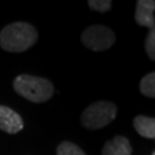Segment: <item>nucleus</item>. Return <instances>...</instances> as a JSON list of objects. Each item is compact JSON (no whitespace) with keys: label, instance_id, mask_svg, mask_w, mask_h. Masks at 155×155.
<instances>
[{"label":"nucleus","instance_id":"7ed1b4c3","mask_svg":"<svg viewBox=\"0 0 155 155\" xmlns=\"http://www.w3.org/2000/svg\"><path fill=\"white\" fill-rule=\"evenodd\" d=\"M116 106L109 101H98L90 105L82 114V124L90 130L107 127L116 117Z\"/></svg>","mask_w":155,"mask_h":155},{"label":"nucleus","instance_id":"20e7f679","mask_svg":"<svg viewBox=\"0 0 155 155\" xmlns=\"http://www.w3.org/2000/svg\"><path fill=\"white\" fill-rule=\"evenodd\" d=\"M115 33L110 28L106 25H91L82 33V43L91 51L101 52L110 48L115 43Z\"/></svg>","mask_w":155,"mask_h":155},{"label":"nucleus","instance_id":"f8f14e48","mask_svg":"<svg viewBox=\"0 0 155 155\" xmlns=\"http://www.w3.org/2000/svg\"><path fill=\"white\" fill-rule=\"evenodd\" d=\"M145 48H146V53L150 60H155V30H150L147 38H146V43H145Z\"/></svg>","mask_w":155,"mask_h":155},{"label":"nucleus","instance_id":"9d476101","mask_svg":"<svg viewBox=\"0 0 155 155\" xmlns=\"http://www.w3.org/2000/svg\"><path fill=\"white\" fill-rule=\"evenodd\" d=\"M58 155H86L82 148H79L77 145L70 141H63L58 146L56 150Z\"/></svg>","mask_w":155,"mask_h":155},{"label":"nucleus","instance_id":"1a4fd4ad","mask_svg":"<svg viewBox=\"0 0 155 155\" xmlns=\"http://www.w3.org/2000/svg\"><path fill=\"white\" fill-rule=\"evenodd\" d=\"M140 92L148 97V98H155V72L147 74L144 78H141L140 85H139Z\"/></svg>","mask_w":155,"mask_h":155},{"label":"nucleus","instance_id":"6e6552de","mask_svg":"<svg viewBox=\"0 0 155 155\" xmlns=\"http://www.w3.org/2000/svg\"><path fill=\"white\" fill-rule=\"evenodd\" d=\"M133 127L136 131L144 138H155V120L153 117L138 115L133 120Z\"/></svg>","mask_w":155,"mask_h":155},{"label":"nucleus","instance_id":"423d86ee","mask_svg":"<svg viewBox=\"0 0 155 155\" xmlns=\"http://www.w3.org/2000/svg\"><path fill=\"white\" fill-rule=\"evenodd\" d=\"M155 2L153 0H138L136 7L134 20L138 25L146 27L150 30L155 28V18H154Z\"/></svg>","mask_w":155,"mask_h":155},{"label":"nucleus","instance_id":"f257e3e1","mask_svg":"<svg viewBox=\"0 0 155 155\" xmlns=\"http://www.w3.org/2000/svg\"><path fill=\"white\" fill-rule=\"evenodd\" d=\"M38 32L31 24L14 22L0 31V47L7 52L21 53L36 44Z\"/></svg>","mask_w":155,"mask_h":155},{"label":"nucleus","instance_id":"39448f33","mask_svg":"<svg viewBox=\"0 0 155 155\" xmlns=\"http://www.w3.org/2000/svg\"><path fill=\"white\" fill-rule=\"evenodd\" d=\"M22 117L15 110L0 105V130L9 134H15L23 129Z\"/></svg>","mask_w":155,"mask_h":155},{"label":"nucleus","instance_id":"ddd939ff","mask_svg":"<svg viewBox=\"0 0 155 155\" xmlns=\"http://www.w3.org/2000/svg\"><path fill=\"white\" fill-rule=\"evenodd\" d=\"M152 155H155V153H152Z\"/></svg>","mask_w":155,"mask_h":155},{"label":"nucleus","instance_id":"0eeeda50","mask_svg":"<svg viewBox=\"0 0 155 155\" xmlns=\"http://www.w3.org/2000/svg\"><path fill=\"white\" fill-rule=\"evenodd\" d=\"M102 155H131L132 147L129 139L123 136H116L107 141L102 147Z\"/></svg>","mask_w":155,"mask_h":155},{"label":"nucleus","instance_id":"f03ea898","mask_svg":"<svg viewBox=\"0 0 155 155\" xmlns=\"http://www.w3.org/2000/svg\"><path fill=\"white\" fill-rule=\"evenodd\" d=\"M13 87L21 97L32 102H45L54 93L53 84L48 79L31 75H18Z\"/></svg>","mask_w":155,"mask_h":155},{"label":"nucleus","instance_id":"9b49d317","mask_svg":"<svg viewBox=\"0 0 155 155\" xmlns=\"http://www.w3.org/2000/svg\"><path fill=\"white\" fill-rule=\"evenodd\" d=\"M87 4L91 9L100 13H106L111 8L110 0H89Z\"/></svg>","mask_w":155,"mask_h":155}]
</instances>
